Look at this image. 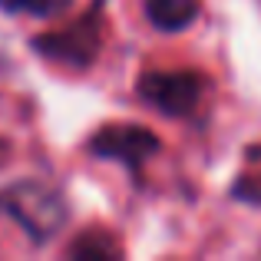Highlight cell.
Segmentation results:
<instances>
[{
  "label": "cell",
  "instance_id": "6da1fadb",
  "mask_svg": "<svg viewBox=\"0 0 261 261\" xmlns=\"http://www.w3.org/2000/svg\"><path fill=\"white\" fill-rule=\"evenodd\" d=\"M0 205H4V212L13 222H20V228L27 235H33V242H46L66 218V208L60 202V195L43 189V185H37V182L10 185L0 195Z\"/></svg>",
  "mask_w": 261,
  "mask_h": 261
},
{
  "label": "cell",
  "instance_id": "7a4b0ae2",
  "mask_svg": "<svg viewBox=\"0 0 261 261\" xmlns=\"http://www.w3.org/2000/svg\"><path fill=\"white\" fill-rule=\"evenodd\" d=\"M202 86L198 73H146L139 80V96L166 116H185L195 109Z\"/></svg>",
  "mask_w": 261,
  "mask_h": 261
},
{
  "label": "cell",
  "instance_id": "3957f363",
  "mask_svg": "<svg viewBox=\"0 0 261 261\" xmlns=\"http://www.w3.org/2000/svg\"><path fill=\"white\" fill-rule=\"evenodd\" d=\"M159 149V136L149 133L142 126H109L99 136L89 139V152L102 155V159H122L129 166L149 159Z\"/></svg>",
  "mask_w": 261,
  "mask_h": 261
},
{
  "label": "cell",
  "instance_id": "277c9868",
  "mask_svg": "<svg viewBox=\"0 0 261 261\" xmlns=\"http://www.w3.org/2000/svg\"><path fill=\"white\" fill-rule=\"evenodd\" d=\"M89 30H93V27H76V30H70V33L37 37L33 46H37L40 53H46V57H57V60H63V63H73V66H83V63H89V57H93V50H96V43L86 37Z\"/></svg>",
  "mask_w": 261,
  "mask_h": 261
},
{
  "label": "cell",
  "instance_id": "5b68a950",
  "mask_svg": "<svg viewBox=\"0 0 261 261\" xmlns=\"http://www.w3.org/2000/svg\"><path fill=\"white\" fill-rule=\"evenodd\" d=\"M202 13V0H146V17L166 33L185 30Z\"/></svg>",
  "mask_w": 261,
  "mask_h": 261
},
{
  "label": "cell",
  "instance_id": "8992f818",
  "mask_svg": "<svg viewBox=\"0 0 261 261\" xmlns=\"http://www.w3.org/2000/svg\"><path fill=\"white\" fill-rule=\"evenodd\" d=\"M0 7L7 10H23V13H37V17H46V13H57L66 7V0H0Z\"/></svg>",
  "mask_w": 261,
  "mask_h": 261
},
{
  "label": "cell",
  "instance_id": "52a82bcc",
  "mask_svg": "<svg viewBox=\"0 0 261 261\" xmlns=\"http://www.w3.org/2000/svg\"><path fill=\"white\" fill-rule=\"evenodd\" d=\"M66 255L70 258H106V255H119V248H113V245L109 242H76V245H70V248H66Z\"/></svg>",
  "mask_w": 261,
  "mask_h": 261
}]
</instances>
